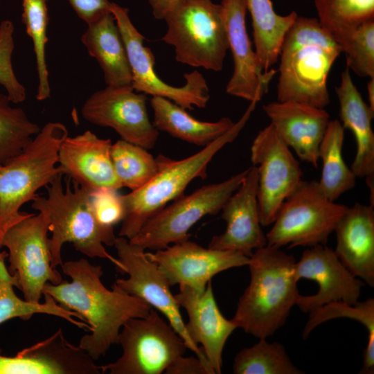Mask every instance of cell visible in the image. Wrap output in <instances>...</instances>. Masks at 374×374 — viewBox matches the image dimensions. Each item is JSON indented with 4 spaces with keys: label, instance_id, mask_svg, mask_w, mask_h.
I'll use <instances>...</instances> for the list:
<instances>
[{
    "label": "cell",
    "instance_id": "cell-16",
    "mask_svg": "<svg viewBox=\"0 0 374 374\" xmlns=\"http://www.w3.org/2000/svg\"><path fill=\"white\" fill-rule=\"evenodd\" d=\"M170 286L187 285L197 291L205 290L212 278L231 268L248 265L249 257L235 251L204 248L189 240L146 252Z\"/></svg>",
    "mask_w": 374,
    "mask_h": 374
},
{
    "label": "cell",
    "instance_id": "cell-9",
    "mask_svg": "<svg viewBox=\"0 0 374 374\" xmlns=\"http://www.w3.org/2000/svg\"><path fill=\"white\" fill-rule=\"evenodd\" d=\"M248 168L215 184L181 196L150 217L129 241L143 249L158 250L189 240L190 229L202 217L218 213L239 188Z\"/></svg>",
    "mask_w": 374,
    "mask_h": 374
},
{
    "label": "cell",
    "instance_id": "cell-8",
    "mask_svg": "<svg viewBox=\"0 0 374 374\" xmlns=\"http://www.w3.org/2000/svg\"><path fill=\"white\" fill-rule=\"evenodd\" d=\"M348 206L328 199L318 181L302 180L283 202L272 227L267 233V245H326L329 235Z\"/></svg>",
    "mask_w": 374,
    "mask_h": 374
},
{
    "label": "cell",
    "instance_id": "cell-20",
    "mask_svg": "<svg viewBox=\"0 0 374 374\" xmlns=\"http://www.w3.org/2000/svg\"><path fill=\"white\" fill-rule=\"evenodd\" d=\"M0 374H100V366L78 346L68 341L62 328L13 357L1 355Z\"/></svg>",
    "mask_w": 374,
    "mask_h": 374
},
{
    "label": "cell",
    "instance_id": "cell-30",
    "mask_svg": "<svg viewBox=\"0 0 374 374\" xmlns=\"http://www.w3.org/2000/svg\"><path fill=\"white\" fill-rule=\"evenodd\" d=\"M110 155L121 187L131 191L143 187L158 173L165 157L154 158L147 149L123 139L112 144Z\"/></svg>",
    "mask_w": 374,
    "mask_h": 374
},
{
    "label": "cell",
    "instance_id": "cell-23",
    "mask_svg": "<svg viewBox=\"0 0 374 374\" xmlns=\"http://www.w3.org/2000/svg\"><path fill=\"white\" fill-rule=\"evenodd\" d=\"M262 109L279 138L301 160L317 168L319 145L330 121L328 112L291 100L271 102Z\"/></svg>",
    "mask_w": 374,
    "mask_h": 374
},
{
    "label": "cell",
    "instance_id": "cell-1",
    "mask_svg": "<svg viewBox=\"0 0 374 374\" xmlns=\"http://www.w3.org/2000/svg\"><path fill=\"white\" fill-rule=\"evenodd\" d=\"M71 281L57 285L47 283L43 295H50L63 308L78 314L90 326L78 346L94 361L105 356L111 346L118 344L120 331L130 319L147 316L151 305L143 300L118 290L107 289L101 281L100 265L82 258L62 266Z\"/></svg>",
    "mask_w": 374,
    "mask_h": 374
},
{
    "label": "cell",
    "instance_id": "cell-7",
    "mask_svg": "<svg viewBox=\"0 0 374 374\" xmlns=\"http://www.w3.org/2000/svg\"><path fill=\"white\" fill-rule=\"evenodd\" d=\"M167 31L161 39L174 47L177 62L220 71L229 49L222 4L212 0H184L165 17Z\"/></svg>",
    "mask_w": 374,
    "mask_h": 374
},
{
    "label": "cell",
    "instance_id": "cell-37",
    "mask_svg": "<svg viewBox=\"0 0 374 374\" xmlns=\"http://www.w3.org/2000/svg\"><path fill=\"white\" fill-rule=\"evenodd\" d=\"M15 27L12 22L6 19L0 24V84L13 103H19L26 99V90L18 80L12 64L15 48Z\"/></svg>",
    "mask_w": 374,
    "mask_h": 374
},
{
    "label": "cell",
    "instance_id": "cell-21",
    "mask_svg": "<svg viewBox=\"0 0 374 374\" xmlns=\"http://www.w3.org/2000/svg\"><path fill=\"white\" fill-rule=\"evenodd\" d=\"M175 297L179 307L183 308L188 315L186 328L189 337L196 345L201 344L215 374H220L224 347L237 326L221 313L211 281L203 291L179 285V292Z\"/></svg>",
    "mask_w": 374,
    "mask_h": 374
},
{
    "label": "cell",
    "instance_id": "cell-39",
    "mask_svg": "<svg viewBox=\"0 0 374 374\" xmlns=\"http://www.w3.org/2000/svg\"><path fill=\"white\" fill-rule=\"evenodd\" d=\"M69 1L78 17L87 24L111 12L112 3L108 0H69Z\"/></svg>",
    "mask_w": 374,
    "mask_h": 374
},
{
    "label": "cell",
    "instance_id": "cell-2",
    "mask_svg": "<svg viewBox=\"0 0 374 374\" xmlns=\"http://www.w3.org/2000/svg\"><path fill=\"white\" fill-rule=\"evenodd\" d=\"M341 53L318 19L297 16L280 49L278 101L325 108L330 103L328 75Z\"/></svg>",
    "mask_w": 374,
    "mask_h": 374
},
{
    "label": "cell",
    "instance_id": "cell-4",
    "mask_svg": "<svg viewBox=\"0 0 374 374\" xmlns=\"http://www.w3.org/2000/svg\"><path fill=\"white\" fill-rule=\"evenodd\" d=\"M62 176L57 175L45 187L46 196L37 195L31 205L33 209L48 214L52 267L62 266V248L69 242L75 250L89 258L107 259L119 271L121 262L104 247L114 246L116 238L114 228L103 226L96 221L89 202V191L75 184L71 188L69 178L64 187Z\"/></svg>",
    "mask_w": 374,
    "mask_h": 374
},
{
    "label": "cell",
    "instance_id": "cell-18",
    "mask_svg": "<svg viewBox=\"0 0 374 374\" xmlns=\"http://www.w3.org/2000/svg\"><path fill=\"white\" fill-rule=\"evenodd\" d=\"M229 48L233 58V72L226 85L227 93L250 102H258L267 92L270 81L277 73L271 69L264 71L246 28V0H222Z\"/></svg>",
    "mask_w": 374,
    "mask_h": 374
},
{
    "label": "cell",
    "instance_id": "cell-40",
    "mask_svg": "<svg viewBox=\"0 0 374 374\" xmlns=\"http://www.w3.org/2000/svg\"><path fill=\"white\" fill-rule=\"evenodd\" d=\"M166 374H215L213 370L196 355H180L166 369Z\"/></svg>",
    "mask_w": 374,
    "mask_h": 374
},
{
    "label": "cell",
    "instance_id": "cell-24",
    "mask_svg": "<svg viewBox=\"0 0 374 374\" xmlns=\"http://www.w3.org/2000/svg\"><path fill=\"white\" fill-rule=\"evenodd\" d=\"M335 254L356 277L374 287V209L355 203L348 207L334 231Z\"/></svg>",
    "mask_w": 374,
    "mask_h": 374
},
{
    "label": "cell",
    "instance_id": "cell-36",
    "mask_svg": "<svg viewBox=\"0 0 374 374\" xmlns=\"http://www.w3.org/2000/svg\"><path fill=\"white\" fill-rule=\"evenodd\" d=\"M340 48L348 69L360 77L374 78V19L355 29Z\"/></svg>",
    "mask_w": 374,
    "mask_h": 374
},
{
    "label": "cell",
    "instance_id": "cell-28",
    "mask_svg": "<svg viewBox=\"0 0 374 374\" xmlns=\"http://www.w3.org/2000/svg\"><path fill=\"white\" fill-rule=\"evenodd\" d=\"M6 251H0V324L13 318L30 319L35 314H46L65 319L86 331L90 326L76 312L59 305L50 295L44 294V303H32L19 299L14 292L15 278L8 271Z\"/></svg>",
    "mask_w": 374,
    "mask_h": 374
},
{
    "label": "cell",
    "instance_id": "cell-10",
    "mask_svg": "<svg viewBox=\"0 0 374 374\" xmlns=\"http://www.w3.org/2000/svg\"><path fill=\"white\" fill-rule=\"evenodd\" d=\"M118 344L123 349L121 356L100 366L102 373L161 374L188 349L184 339L153 308L147 316L130 319L123 325Z\"/></svg>",
    "mask_w": 374,
    "mask_h": 374
},
{
    "label": "cell",
    "instance_id": "cell-14",
    "mask_svg": "<svg viewBox=\"0 0 374 374\" xmlns=\"http://www.w3.org/2000/svg\"><path fill=\"white\" fill-rule=\"evenodd\" d=\"M251 161L258 169L257 199L262 226L271 224L283 202L302 181L303 172L290 148L269 124L251 146Z\"/></svg>",
    "mask_w": 374,
    "mask_h": 374
},
{
    "label": "cell",
    "instance_id": "cell-17",
    "mask_svg": "<svg viewBox=\"0 0 374 374\" xmlns=\"http://www.w3.org/2000/svg\"><path fill=\"white\" fill-rule=\"evenodd\" d=\"M294 276L315 280L319 285L317 294H299L296 305L304 312H310L335 301L355 304L358 301L364 283L354 276L340 261L334 250L318 244L305 250L294 265Z\"/></svg>",
    "mask_w": 374,
    "mask_h": 374
},
{
    "label": "cell",
    "instance_id": "cell-6",
    "mask_svg": "<svg viewBox=\"0 0 374 374\" xmlns=\"http://www.w3.org/2000/svg\"><path fill=\"white\" fill-rule=\"evenodd\" d=\"M257 102H250L240 120L224 134L191 156L173 160L164 157L158 173L143 187L123 195L125 215L118 236L128 240L167 204L183 195L195 178H205L208 163L226 144L233 141L249 119Z\"/></svg>",
    "mask_w": 374,
    "mask_h": 374
},
{
    "label": "cell",
    "instance_id": "cell-34",
    "mask_svg": "<svg viewBox=\"0 0 374 374\" xmlns=\"http://www.w3.org/2000/svg\"><path fill=\"white\" fill-rule=\"evenodd\" d=\"M11 103L7 94L0 93V164L20 153L41 129Z\"/></svg>",
    "mask_w": 374,
    "mask_h": 374
},
{
    "label": "cell",
    "instance_id": "cell-26",
    "mask_svg": "<svg viewBox=\"0 0 374 374\" xmlns=\"http://www.w3.org/2000/svg\"><path fill=\"white\" fill-rule=\"evenodd\" d=\"M81 41L100 65L107 86L132 85L126 49L112 12L88 24Z\"/></svg>",
    "mask_w": 374,
    "mask_h": 374
},
{
    "label": "cell",
    "instance_id": "cell-32",
    "mask_svg": "<svg viewBox=\"0 0 374 374\" xmlns=\"http://www.w3.org/2000/svg\"><path fill=\"white\" fill-rule=\"evenodd\" d=\"M346 317L358 321L367 329L368 341L363 353V365L359 371L361 374L374 373V299L355 304L344 301H335L310 312L309 319L303 331V337L307 339L311 332L319 325L330 319Z\"/></svg>",
    "mask_w": 374,
    "mask_h": 374
},
{
    "label": "cell",
    "instance_id": "cell-33",
    "mask_svg": "<svg viewBox=\"0 0 374 374\" xmlns=\"http://www.w3.org/2000/svg\"><path fill=\"white\" fill-rule=\"evenodd\" d=\"M235 374H303L292 363L285 347L266 339L249 348L241 349L235 355L233 366Z\"/></svg>",
    "mask_w": 374,
    "mask_h": 374
},
{
    "label": "cell",
    "instance_id": "cell-41",
    "mask_svg": "<svg viewBox=\"0 0 374 374\" xmlns=\"http://www.w3.org/2000/svg\"><path fill=\"white\" fill-rule=\"evenodd\" d=\"M184 0H148L153 16L157 19H163L166 15Z\"/></svg>",
    "mask_w": 374,
    "mask_h": 374
},
{
    "label": "cell",
    "instance_id": "cell-42",
    "mask_svg": "<svg viewBox=\"0 0 374 374\" xmlns=\"http://www.w3.org/2000/svg\"><path fill=\"white\" fill-rule=\"evenodd\" d=\"M366 89L368 92V106L374 112V78H370L367 82Z\"/></svg>",
    "mask_w": 374,
    "mask_h": 374
},
{
    "label": "cell",
    "instance_id": "cell-31",
    "mask_svg": "<svg viewBox=\"0 0 374 374\" xmlns=\"http://www.w3.org/2000/svg\"><path fill=\"white\" fill-rule=\"evenodd\" d=\"M318 21L340 45L363 23L374 19V0H314Z\"/></svg>",
    "mask_w": 374,
    "mask_h": 374
},
{
    "label": "cell",
    "instance_id": "cell-38",
    "mask_svg": "<svg viewBox=\"0 0 374 374\" xmlns=\"http://www.w3.org/2000/svg\"><path fill=\"white\" fill-rule=\"evenodd\" d=\"M89 202L96 221L102 226L114 228L125 215L123 195L118 190L102 188L89 192Z\"/></svg>",
    "mask_w": 374,
    "mask_h": 374
},
{
    "label": "cell",
    "instance_id": "cell-29",
    "mask_svg": "<svg viewBox=\"0 0 374 374\" xmlns=\"http://www.w3.org/2000/svg\"><path fill=\"white\" fill-rule=\"evenodd\" d=\"M344 130L341 121H330L319 149L322 171L318 183L326 197L332 202L356 184L357 177L342 156Z\"/></svg>",
    "mask_w": 374,
    "mask_h": 374
},
{
    "label": "cell",
    "instance_id": "cell-25",
    "mask_svg": "<svg viewBox=\"0 0 374 374\" xmlns=\"http://www.w3.org/2000/svg\"><path fill=\"white\" fill-rule=\"evenodd\" d=\"M335 92L341 123L352 132L356 142V154L350 169L356 177L365 179L370 191V205L374 206V134L371 127L374 112L357 90L349 69L342 72Z\"/></svg>",
    "mask_w": 374,
    "mask_h": 374
},
{
    "label": "cell",
    "instance_id": "cell-5",
    "mask_svg": "<svg viewBox=\"0 0 374 374\" xmlns=\"http://www.w3.org/2000/svg\"><path fill=\"white\" fill-rule=\"evenodd\" d=\"M68 135L64 124L48 122L20 153L0 164V249L6 231L31 214L21 206L62 174L58 152Z\"/></svg>",
    "mask_w": 374,
    "mask_h": 374
},
{
    "label": "cell",
    "instance_id": "cell-27",
    "mask_svg": "<svg viewBox=\"0 0 374 374\" xmlns=\"http://www.w3.org/2000/svg\"><path fill=\"white\" fill-rule=\"evenodd\" d=\"M153 125L157 130L166 132L182 141L204 147L229 130L234 122L224 117L215 122H206L192 117L186 109L172 101L152 96Z\"/></svg>",
    "mask_w": 374,
    "mask_h": 374
},
{
    "label": "cell",
    "instance_id": "cell-15",
    "mask_svg": "<svg viewBox=\"0 0 374 374\" xmlns=\"http://www.w3.org/2000/svg\"><path fill=\"white\" fill-rule=\"evenodd\" d=\"M146 95L132 85L107 86L91 94L82 107L88 122L114 129L121 139L147 150L157 141L159 131L150 120Z\"/></svg>",
    "mask_w": 374,
    "mask_h": 374
},
{
    "label": "cell",
    "instance_id": "cell-11",
    "mask_svg": "<svg viewBox=\"0 0 374 374\" xmlns=\"http://www.w3.org/2000/svg\"><path fill=\"white\" fill-rule=\"evenodd\" d=\"M48 231V214L41 210L10 227L1 242L8 249V269L15 279V287L32 303H39L47 283L57 285L63 280L51 265Z\"/></svg>",
    "mask_w": 374,
    "mask_h": 374
},
{
    "label": "cell",
    "instance_id": "cell-3",
    "mask_svg": "<svg viewBox=\"0 0 374 374\" xmlns=\"http://www.w3.org/2000/svg\"><path fill=\"white\" fill-rule=\"evenodd\" d=\"M294 257L266 245L249 257L250 282L240 297L231 321L258 339L282 327L300 294L294 276Z\"/></svg>",
    "mask_w": 374,
    "mask_h": 374
},
{
    "label": "cell",
    "instance_id": "cell-12",
    "mask_svg": "<svg viewBox=\"0 0 374 374\" xmlns=\"http://www.w3.org/2000/svg\"><path fill=\"white\" fill-rule=\"evenodd\" d=\"M114 246L122 265L119 272L128 277L116 279L112 288L138 297L160 312L184 339L188 349L211 368L202 348L189 337L180 307L157 265L148 258L145 249L124 237H116Z\"/></svg>",
    "mask_w": 374,
    "mask_h": 374
},
{
    "label": "cell",
    "instance_id": "cell-22",
    "mask_svg": "<svg viewBox=\"0 0 374 374\" xmlns=\"http://www.w3.org/2000/svg\"><path fill=\"white\" fill-rule=\"evenodd\" d=\"M112 144L111 139L99 138L90 130L68 136L58 152L62 174L89 192L102 188H121L111 159Z\"/></svg>",
    "mask_w": 374,
    "mask_h": 374
},
{
    "label": "cell",
    "instance_id": "cell-19",
    "mask_svg": "<svg viewBox=\"0 0 374 374\" xmlns=\"http://www.w3.org/2000/svg\"><path fill=\"white\" fill-rule=\"evenodd\" d=\"M258 177L257 167H249L239 188L221 209V218L226 224L224 232L213 236L208 248L238 251L250 257L253 251L267 245L259 215Z\"/></svg>",
    "mask_w": 374,
    "mask_h": 374
},
{
    "label": "cell",
    "instance_id": "cell-13",
    "mask_svg": "<svg viewBox=\"0 0 374 374\" xmlns=\"http://www.w3.org/2000/svg\"><path fill=\"white\" fill-rule=\"evenodd\" d=\"M111 12L123 39L132 72V87L136 92L167 98L185 109L204 108L209 89L203 75L197 70L185 73L186 83L174 87L161 80L154 71V56L144 45L145 37L135 28L128 9L112 3Z\"/></svg>",
    "mask_w": 374,
    "mask_h": 374
},
{
    "label": "cell",
    "instance_id": "cell-35",
    "mask_svg": "<svg viewBox=\"0 0 374 374\" xmlns=\"http://www.w3.org/2000/svg\"><path fill=\"white\" fill-rule=\"evenodd\" d=\"M47 1L48 0H22V21L28 35L33 41L35 55L39 80L36 99L39 101L46 100L51 95L45 55V47L48 42Z\"/></svg>",
    "mask_w": 374,
    "mask_h": 374
}]
</instances>
